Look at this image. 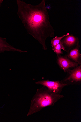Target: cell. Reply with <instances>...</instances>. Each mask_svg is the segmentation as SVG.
<instances>
[{"mask_svg": "<svg viewBox=\"0 0 81 122\" xmlns=\"http://www.w3.org/2000/svg\"><path fill=\"white\" fill-rule=\"evenodd\" d=\"M45 0L33 5L20 0H17V15L28 34L41 44L42 49L48 50L46 41L54 37L55 30L49 21V16L45 5Z\"/></svg>", "mask_w": 81, "mask_h": 122, "instance_id": "1", "label": "cell"}, {"mask_svg": "<svg viewBox=\"0 0 81 122\" xmlns=\"http://www.w3.org/2000/svg\"><path fill=\"white\" fill-rule=\"evenodd\" d=\"M64 97L62 95L53 92L47 87L43 86L37 90L36 93L32 97L27 116L39 112L45 107L53 106Z\"/></svg>", "mask_w": 81, "mask_h": 122, "instance_id": "2", "label": "cell"}, {"mask_svg": "<svg viewBox=\"0 0 81 122\" xmlns=\"http://www.w3.org/2000/svg\"><path fill=\"white\" fill-rule=\"evenodd\" d=\"M65 78L61 81L67 85H80L81 83V65L76 68L69 70Z\"/></svg>", "mask_w": 81, "mask_h": 122, "instance_id": "3", "label": "cell"}, {"mask_svg": "<svg viewBox=\"0 0 81 122\" xmlns=\"http://www.w3.org/2000/svg\"><path fill=\"white\" fill-rule=\"evenodd\" d=\"M35 83L46 86L50 91L59 94H61L63 88L67 86L63 84L61 81H53L49 80L41 81L35 82Z\"/></svg>", "mask_w": 81, "mask_h": 122, "instance_id": "4", "label": "cell"}, {"mask_svg": "<svg viewBox=\"0 0 81 122\" xmlns=\"http://www.w3.org/2000/svg\"><path fill=\"white\" fill-rule=\"evenodd\" d=\"M56 62L59 68L65 73L69 70L74 69L80 65L69 60L65 55L64 56L61 55L57 56Z\"/></svg>", "mask_w": 81, "mask_h": 122, "instance_id": "5", "label": "cell"}, {"mask_svg": "<svg viewBox=\"0 0 81 122\" xmlns=\"http://www.w3.org/2000/svg\"><path fill=\"white\" fill-rule=\"evenodd\" d=\"M61 41L64 48V51L67 53L76 47L79 43V38L72 35L65 36L62 39Z\"/></svg>", "mask_w": 81, "mask_h": 122, "instance_id": "6", "label": "cell"}, {"mask_svg": "<svg viewBox=\"0 0 81 122\" xmlns=\"http://www.w3.org/2000/svg\"><path fill=\"white\" fill-rule=\"evenodd\" d=\"M80 47L79 43L76 47L71 50L65 55L68 58L72 61L81 65V54Z\"/></svg>", "mask_w": 81, "mask_h": 122, "instance_id": "7", "label": "cell"}, {"mask_svg": "<svg viewBox=\"0 0 81 122\" xmlns=\"http://www.w3.org/2000/svg\"><path fill=\"white\" fill-rule=\"evenodd\" d=\"M52 49L54 52L56 54L57 56L63 54V52L61 50L62 49L64 51V48L61 41L58 44L52 48Z\"/></svg>", "mask_w": 81, "mask_h": 122, "instance_id": "8", "label": "cell"}, {"mask_svg": "<svg viewBox=\"0 0 81 122\" xmlns=\"http://www.w3.org/2000/svg\"><path fill=\"white\" fill-rule=\"evenodd\" d=\"M69 35L70 34L68 33L66 35H64L61 37H58L56 36L53 39L51 40V44L52 48L54 47L60 43L61 40L63 38Z\"/></svg>", "mask_w": 81, "mask_h": 122, "instance_id": "9", "label": "cell"}]
</instances>
